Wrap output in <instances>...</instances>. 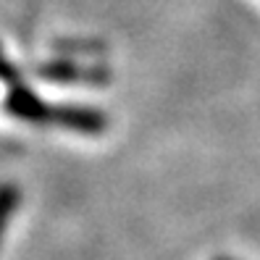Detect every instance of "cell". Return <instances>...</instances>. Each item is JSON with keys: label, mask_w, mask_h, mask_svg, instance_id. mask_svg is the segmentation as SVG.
Wrapping results in <instances>:
<instances>
[{"label": "cell", "mask_w": 260, "mask_h": 260, "mask_svg": "<svg viewBox=\"0 0 260 260\" xmlns=\"http://www.w3.org/2000/svg\"><path fill=\"white\" fill-rule=\"evenodd\" d=\"M6 111L11 116H16L26 124H50L53 108L45 100H40L32 89H26L21 84H13V89L6 98Z\"/></svg>", "instance_id": "obj_2"}, {"label": "cell", "mask_w": 260, "mask_h": 260, "mask_svg": "<svg viewBox=\"0 0 260 260\" xmlns=\"http://www.w3.org/2000/svg\"><path fill=\"white\" fill-rule=\"evenodd\" d=\"M50 124L63 126L69 132L79 134H103L108 129V118L103 111L95 108H79V105H58L50 113Z\"/></svg>", "instance_id": "obj_1"}, {"label": "cell", "mask_w": 260, "mask_h": 260, "mask_svg": "<svg viewBox=\"0 0 260 260\" xmlns=\"http://www.w3.org/2000/svg\"><path fill=\"white\" fill-rule=\"evenodd\" d=\"M19 203H21V192L16 184H0V242L6 237V226L13 218Z\"/></svg>", "instance_id": "obj_3"}]
</instances>
